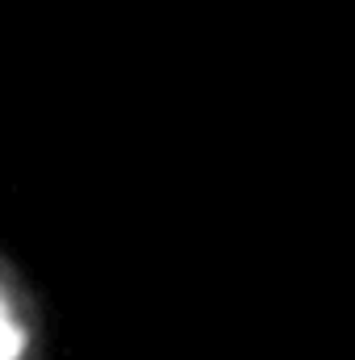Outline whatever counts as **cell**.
I'll list each match as a JSON object with an SVG mask.
<instances>
[{"label":"cell","mask_w":355,"mask_h":360,"mask_svg":"<svg viewBox=\"0 0 355 360\" xmlns=\"http://www.w3.org/2000/svg\"><path fill=\"white\" fill-rule=\"evenodd\" d=\"M21 352H25V331L13 319L8 302L0 297V360H21Z\"/></svg>","instance_id":"1"}]
</instances>
